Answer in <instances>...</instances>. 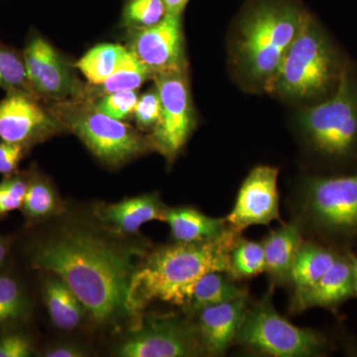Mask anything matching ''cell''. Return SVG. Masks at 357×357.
<instances>
[{"label": "cell", "instance_id": "cell-1", "mask_svg": "<svg viewBox=\"0 0 357 357\" xmlns=\"http://www.w3.org/2000/svg\"><path fill=\"white\" fill-rule=\"evenodd\" d=\"M112 234L75 220L63 223L29 249L31 266L62 279L100 325L128 314L131 278L147 255L143 245Z\"/></svg>", "mask_w": 357, "mask_h": 357}, {"label": "cell", "instance_id": "cell-2", "mask_svg": "<svg viewBox=\"0 0 357 357\" xmlns=\"http://www.w3.org/2000/svg\"><path fill=\"white\" fill-rule=\"evenodd\" d=\"M239 236V232L229 227L215 238L175 243L147 253L131 278L126 312L138 317L154 301L185 309L192 289L204 274L229 273L230 251Z\"/></svg>", "mask_w": 357, "mask_h": 357}, {"label": "cell", "instance_id": "cell-3", "mask_svg": "<svg viewBox=\"0 0 357 357\" xmlns=\"http://www.w3.org/2000/svg\"><path fill=\"white\" fill-rule=\"evenodd\" d=\"M306 11L286 0H263L245 13L236 42V58L244 74L268 84L297 35Z\"/></svg>", "mask_w": 357, "mask_h": 357}, {"label": "cell", "instance_id": "cell-4", "mask_svg": "<svg viewBox=\"0 0 357 357\" xmlns=\"http://www.w3.org/2000/svg\"><path fill=\"white\" fill-rule=\"evenodd\" d=\"M344 64L323 28L306 13L267 89L294 100H324L335 91Z\"/></svg>", "mask_w": 357, "mask_h": 357}, {"label": "cell", "instance_id": "cell-5", "mask_svg": "<svg viewBox=\"0 0 357 357\" xmlns=\"http://www.w3.org/2000/svg\"><path fill=\"white\" fill-rule=\"evenodd\" d=\"M310 146L333 165L357 162V77L344 64L335 91L300 112L298 119Z\"/></svg>", "mask_w": 357, "mask_h": 357}, {"label": "cell", "instance_id": "cell-6", "mask_svg": "<svg viewBox=\"0 0 357 357\" xmlns=\"http://www.w3.org/2000/svg\"><path fill=\"white\" fill-rule=\"evenodd\" d=\"M301 213L319 243L342 252L357 248V170L311 176L301 185Z\"/></svg>", "mask_w": 357, "mask_h": 357}, {"label": "cell", "instance_id": "cell-7", "mask_svg": "<svg viewBox=\"0 0 357 357\" xmlns=\"http://www.w3.org/2000/svg\"><path fill=\"white\" fill-rule=\"evenodd\" d=\"M49 109L105 165L121 167L153 150L139 129L98 112L88 98L53 103Z\"/></svg>", "mask_w": 357, "mask_h": 357}, {"label": "cell", "instance_id": "cell-8", "mask_svg": "<svg viewBox=\"0 0 357 357\" xmlns=\"http://www.w3.org/2000/svg\"><path fill=\"white\" fill-rule=\"evenodd\" d=\"M271 294L268 291L263 299L248 307L234 344L274 357L326 356L332 347L328 337L291 324L275 310Z\"/></svg>", "mask_w": 357, "mask_h": 357}, {"label": "cell", "instance_id": "cell-9", "mask_svg": "<svg viewBox=\"0 0 357 357\" xmlns=\"http://www.w3.org/2000/svg\"><path fill=\"white\" fill-rule=\"evenodd\" d=\"M115 354L122 357L206 356L195 324L170 314L141 319Z\"/></svg>", "mask_w": 357, "mask_h": 357}, {"label": "cell", "instance_id": "cell-10", "mask_svg": "<svg viewBox=\"0 0 357 357\" xmlns=\"http://www.w3.org/2000/svg\"><path fill=\"white\" fill-rule=\"evenodd\" d=\"M155 86L161 100V116L147 136L152 149L173 162L194 130L195 114L185 72L155 75Z\"/></svg>", "mask_w": 357, "mask_h": 357}, {"label": "cell", "instance_id": "cell-11", "mask_svg": "<svg viewBox=\"0 0 357 357\" xmlns=\"http://www.w3.org/2000/svg\"><path fill=\"white\" fill-rule=\"evenodd\" d=\"M26 73L40 100L54 103L84 98L86 84L67 60L38 33L30 35L22 52Z\"/></svg>", "mask_w": 357, "mask_h": 357}, {"label": "cell", "instance_id": "cell-12", "mask_svg": "<svg viewBox=\"0 0 357 357\" xmlns=\"http://www.w3.org/2000/svg\"><path fill=\"white\" fill-rule=\"evenodd\" d=\"M128 48L155 75L187 70L182 15L167 14L150 27L129 29Z\"/></svg>", "mask_w": 357, "mask_h": 357}, {"label": "cell", "instance_id": "cell-13", "mask_svg": "<svg viewBox=\"0 0 357 357\" xmlns=\"http://www.w3.org/2000/svg\"><path fill=\"white\" fill-rule=\"evenodd\" d=\"M66 128L41 100L20 91L0 100V139L28 148L50 139Z\"/></svg>", "mask_w": 357, "mask_h": 357}, {"label": "cell", "instance_id": "cell-14", "mask_svg": "<svg viewBox=\"0 0 357 357\" xmlns=\"http://www.w3.org/2000/svg\"><path fill=\"white\" fill-rule=\"evenodd\" d=\"M279 170L271 166H257L243 181L227 225L241 232L252 225H269L280 220L278 192Z\"/></svg>", "mask_w": 357, "mask_h": 357}, {"label": "cell", "instance_id": "cell-15", "mask_svg": "<svg viewBox=\"0 0 357 357\" xmlns=\"http://www.w3.org/2000/svg\"><path fill=\"white\" fill-rule=\"evenodd\" d=\"M248 307L246 296L195 312V326L206 356H222L234 344Z\"/></svg>", "mask_w": 357, "mask_h": 357}, {"label": "cell", "instance_id": "cell-16", "mask_svg": "<svg viewBox=\"0 0 357 357\" xmlns=\"http://www.w3.org/2000/svg\"><path fill=\"white\" fill-rule=\"evenodd\" d=\"M168 206L158 192L124 199L114 204H100L96 208L100 227L116 236H135L144 223L163 220Z\"/></svg>", "mask_w": 357, "mask_h": 357}, {"label": "cell", "instance_id": "cell-17", "mask_svg": "<svg viewBox=\"0 0 357 357\" xmlns=\"http://www.w3.org/2000/svg\"><path fill=\"white\" fill-rule=\"evenodd\" d=\"M354 298V268L349 252H342L337 261L318 283L293 298L291 310L301 312L312 307H324L337 312L347 301Z\"/></svg>", "mask_w": 357, "mask_h": 357}, {"label": "cell", "instance_id": "cell-18", "mask_svg": "<svg viewBox=\"0 0 357 357\" xmlns=\"http://www.w3.org/2000/svg\"><path fill=\"white\" fill-rule=\"evenodd\" d=\"M303 243V223L300 218L284 223L272 230L263 241L266 273L272 286L283 285L290 282V273L296 256Z\"/></svg>", "mask_w": 357, "mask_h": 357}, {"label": "cell", "instance_id": "cell-19", "mask_svg": "<svg viewBox=\"0 0 357 357\" xmlns=\"http://www.w3.org/2000/svg\"><path fill=\"white\" fill-rule=\"evenodd\" d=\"M342 251L318 241H304L296 256L290 273L293 298L298 297L318 283L337 261Z\"/></svg>", "mask_w": 357, "mask_h": 357}, {"label": "cell", "instance_id": "cell-20", "mask_svg": "<svg viewBox=\"0 0 357 357\" xmlns=\"http://www.w3.org/2000/svg\"><path fill=\"white\" fill-rule=\"evenodd\" d=\"M164 222L176 243H194L222 236L229 229L227 220L211 218L190 206L167 208Z\"/></svg>", "mask_w": 357, "mask_h": 357}, {"label": "cell", "instance_id": "cell-21", "mask_svg": "<svg viewBox=\"0 0 357 357\" xmlns=\"http://www.w3.org/2000/svg\"><path fill=\"white\" fill-rule=\"evenodd\" d=\"M65 204L48 178L38 172H29L21 213L27 227L38 225L65 213Z\"/></svg>", "mask_w": 357, "mask_h": 357}, {"label": "cell", "instance_id": "cell-22", "mask_svg": "<svg viewBox=\"0 0 357 357\" xmlns=\"http://www.w3.org/2000/svg\"><path fill=\"white\" fill-rule=\"evenodd\" d=\"M43 298L52 323L61 331H73L83 319V303L62 279L51 274L43 285Z\"/></svg>", "mask_w": 357, "mask_h": 357}, {"label": "cell", "instance_id": "cell-23", "mask_svg": "<svg viewBox=\"0 0 357 357\" xmlns=\"http://www.w3.org/2000/svg\"><path fill=\"white\" fill-rule=\"evenodd\" d=\"M248 296V290L236 285L227 272L211 271L204 274L192 289L185 309L191 314L203 307L213 306Z\"/></svg>", "mask_w": 357, "mask_h": 357}, {"label": "cell", "instance_id": "cell-24", "mask_svg": "<svg viewBox=\"0 0 357 357\" xmlns=\"http://www.w3.org/2000/svg\"><path fill=\"white\" fill-rule=\"evenodd\" d=\"M130 55L128 47L119 44H102L93 47L75 65L89 84H102L121 69Z\"/></svg>", "mask_w": 357, "mask_h": 357}, {"label": "cell", "instance_id": "cell-25", "mask_svg": "<svg viewBox=\"0 0 357 357\" xmlns=\"http://www.w3.org/2000/svg\"><path fill=\"white\" fill-rule=\"evenodd\" d=\"M31 312V302L17 279L0 273V333L24 323Z\"/></svg>", "mask_w": 357, "mask_h": 357}, {"label": "cell", "instance_id": "cell-26", "mask_svg": "<svg viewBox=\"0 0 357 357\" xmlns=\"http://www.w3.org/2000/svg\"><path fill=\"white\" fill-rule=\"evenodd\" d=\"M149 79H152L151 73L130 52V55L121 69L117 70L103 83L86 84L84 98L93 100L109 93L137 91Z\"/></svg>", "mask_w": 357, "mask_h": 357}, {"label": "cell", "instance_id": "cell-27", "mask_svg": "<svg viewBox=\"0 0 357 357\" xmlns=\"http://www.w3.org/2000/svg\"><path fill=\"white\" fill-rule=\"evenodd\" d=\"M266 271L263 244L239 236L230 251L229 276L234 281L252 278Z\"/></svg>", "mask_w": 357, "mask_h": 357}, {"label": "cell", "instance_id": "cell-28", "mask_svg": "<svg viewBox=\"0 0 357 357\" xmlns=\"http://www.w3.org/2000/svg\"><path fill=\"white\" fill-rule=\"evenodd\" d=\"M0 88L6 93L20 91L38 98L28 79L22 53L2 42H0Z\"/></svg>", "mask_w": 357, "mask_h": 357}, {"label": "cell", "instance_id": "cell-29", "mask_svg": "<svg viewBox=\"0 0 357 357\" xmlns=\"http://www.w3.org/2000/svg\"><path fill=\"white\" fill-rule=\"evenodd\" d=\"M166 15L162 0H128L122 14V23L128 29L150 27Z\"/></svg>", "mask_w": 357, "mask_h": 357}, {"label": "cell", "instance_id": "cell-30", "mask_svg": "<svg viewBox=\"0 0 357 357\" xmlns=\"http://www.w3.org/2000/svg\"><path fill=\"white\" fill-rule=\"evenodd\" d=\"M29 172H15L4 176L0 182V218L20 210L27 189Z\"/></svg>", "mask_w": 357, "mask_h": 357}, {"label": "cell", "instance_id": "cell-31", "mask_svg": "<svg viewBox=\"0 0 357 357\" xmlns=\"http://www.w3.org/2000/svg\"><path fill=\"white\" fill-rule=\"evenodd\" d=\"M138 98L137 91H119L100 96L93 102L98 112L116 121H124L134 114Z\"/></svg>", "mask_w": 357, "mask_h": 357}, {"label": "cell", "instance_id": "cell-32", "mask_svg": "<svg viewBox=\"0 0 357 357\" xmlns=\"http://www.w3.org/2000/svg\"><path fill=\"white\" fill-rule=\"evenodd\" d=\"M133 116L141 132L151 131L158 123L161 116V100L155 84L138 98Z\"/></svg>", "mask_w": 357, "mask_h": 357}, {"label": "cell", "instance_id": "cell-33", "mask_svg": "<svg viewBox=\"0 0 357 357\" xmlns=\"http://www.w3.org/2000/svg\"><path fill=\"white\" fill-rule=\"evenodd\" d=\"M32 354L31 340L24 333L6 332L0 335V357H28Z\"/></svg>", "mask_w": 357, "mask_h": 357}, {"label": "cell", "instance_id": "cell-34", "mask_svg": "<svg viewBox=\"0 0 357 357\" xmlns=\"http://www.w3.org/2000/svg\"><path fill=\"white\" fill-rule=\"evenodd\" d=\"M29 150L30 148L20 143L0 141V174L7 176L17 172L20 162Z\"/></svg>", "mask_w": 357, "mask_h": 357}, {"label": "cell", "instance_id": "cell-35", "mask_svg": "<svg viewBox=\"0 0 357 357\" xmlns=\"http://www.w3.org/2000/svg\"><path fill=\"white\" fill-rule=\"evenodd\" d=\"M86 349L81 345L72 344H62L52 347L44 352L43 356L46 357H82L86 356Z\"/></svg>", "mask_w": 357, "mask_h": 357}, {"label": "cell", "instance_id": "cell-36", "mask_svg": "<svg viewBox=\"0 0 357 357\" xmlns=\"http://www.w3.org/2000/svg\"><path fill=\"white\" fill-rule=\"evenodd\" d=\"M11 239L9 237L0 236V273L3 270L11 250Z\"/></svg>", "mask_w": 357, "mask_h": 357}, {"label": "cell", "instance_id": "cell-37", "mask_svg": "<svg viewBox=\"0 0 357 357\" xmlns=\"http://www.w3.org/2000/svg\"><path fill=\"white\" fill-rule=\"evenodd\" d=\"M165 6L166 13L172 15H182L189 0H162Z\"/></svg>", "mask_w": 357, "mask_h": 357}, {"label": "cell", "instance_id": "cell-38", "mask_svg": "<svg viewBox=\"0 0 357 357\" xmlns=\"http://www.w3.org/2000/svg\"><path fill=\"white\" fill-rule=\"evenodd\" d=\"M351 256L352 268H354V298L357 299V252H349Z\"/></svg>", "mask_w": 357, "mask_h": 357}]
</instances>
